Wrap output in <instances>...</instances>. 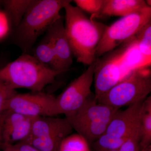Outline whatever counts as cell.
Listing matches in <instances>:
<instances>
[{
	"label": "cell",
	"instance_id": "6da1fadb",
	"mask_svg": "<svg viewBox=\"0 0 151 151\" xmlns=\"http://www.w3.org/2000/svg\"><path fill=\"white\" fill-rule=\"evenodd\" d=\"M118 47L116 50L119 55L111 56L110 60L96 59L94 62V96L97 100L136 70L151 67V57L141 52L137 35Z\"/></svg>",
	"mask_w": 151,
	"mask_h": 151
},
{
	"label": "cell",
	"instance_id": "7a4b0ae2",
	"mask_svg": "<svg viewBox=\"0 0 151 151\" xmlns=\"http://www.w3.org/2000/svg\"><path fill=\"white\" fill-rule=\"evenodd\" d=\"M64 9L65 35L72 55L77 62L89 66L96 60V48L108 25L89 18L70 4Z\"/></svg>",
	"mask_w": 151,
	"mask_h": 151
},
{
	"label": "cell",
	"instance_id": "3957f363",
	"mask_svg": "<svg viewBox=\"0 0 151 151\" xmlns=\"http://www.w3.org/2000/svg\"><path fill=\"white\" fill-rule=\"evenodd\" d=\"M70 0H31L20 22L14 28L13 39L23 52L31 51L40 36L59 16Z\"/></svg>",
	"mask_w": 151,
	"mask_h": 151
},
{
	"label": "cell",
	"instance_id": "277c9868",
	"mask_svg": "<svg viewBox=\"0 0 151 151\" xmlns=\"http://www.w3.org/2000/svg\"><path fill=\"white\" fill-rule=\"evenodd\" d=\"M62 73L44 65L33 55L23 53L0 69V80L14 90L25 88L40 92L55 83L57 76Z\"/></svg>",
	"mask_w": 151,
	"mask_h": 151
},
{
	"label": "cell",
	"instance_id": "5b68a950",
	"mask_svg": "<svg viewBox=\"0 0 151 151\" xmlns=\"http://www.w3.org/2000/svg\"><path fill=\"white\" fill-rule=\"evenodd\" d=\"M120 109L98 103L92 94L78 110L65 116L70 126L89 143L105 134L108 125Z\"/></svg>",
	"mask_w": 151,
	"mask_h": 151
},
{
	"label": "cell",
	"instance_id": "8992f818",
	"mask_svg": "<svg viewBox=\"0 0 151 151\" xmlns=\"http://www.w3.org/2000/svg\"><path fill=\"white\" fill-rule=\"evenodd\" d=\"M150 67L136 70L105 92L98 103L120 109L145 101L151 92Z\"/></svg>",
	"mask_w": 151,
	"mask_h": 151
},
{
	"label": "cell",
	"instance_id": "52a82bcc",
	"mask_svg": "<svg viewBox=\"0 0 151 151\" xmlns=\"http://www.w3.org/2000/svg\"><path fill=\"white\" fill-rule=\"evenodd\" d=\"M151 21V7L123 17L108 26L96 48V59L132 39Z\"/></svg>",
	"mask_w": 151,
	"mask_h": 151
},
{
	"label": "cell",
	"instance_id": "ba28073f",
	"mask_svg": "<svg viewBox=\"0 0 151 151\" xmlns=\"http://www.w3.org/2000/svg\"><path fill=\"white\" fill-rule=\"evenodd\" d=\"M10 111L27 117L36 118L58 116L56 97L45 92L17 93L9 99L5 111Z\"/></svg>",
	"mask_w": 151,
	"mask_h": 151
},
{
	"label": "cell",
	"instance_id": "9c48e42d",
	"mask_svg": "<svg viewBox=\"0 0 151 151\" xmlns=\"http://www.w3.org/2000/svg\"><path fill=\"white\" fill-rule=\"evenodd\" d=\"M95 63L89 65L80 76L71 81L58 97H56L58 114L70 115L78 110L92 94Z\"/></svg>",
	"mask_w": 151,
	"mask_h": 151
},
{
	"label": "cell",
	"instance_id": "30bf717a",
	"mask_svg": "<svg viewBox=\"0 0 151 151\" xmlns=\"http://www.w3.org/2000/svg\"><path fill=\"white\" fill-rule=\"evenodd\" d=\"M45 34L50 40L56 58V69L66 72L73 63V55L65 35L63 18L60 15L50 26Z\"/></svg>",
	"mask_w": 151,
	"mask_h": 151
},
{
	"label": "cell",
	"instance_id": "8fae6325",
	"mask_svg": "<svg viewBox=\"0 0 151 151\" xmlns=\"http://www.w3.org/2000/svg\"><path fill=\"white\" fill-rule=\"evenodd\" d=\"M144 102L130 105L124 111L119 110L112 118L105 134L116 138L127 137L140 123Z\"/></svg>",
	"mask_w": 151,
	"mask_h": 151
},
{
	"label": "cell",
	"instance_id": "7c38bea8",
	"mask_svg": "<svg viewBox=\"0 0 151 151\" xmlns=\"http://www.w3.org/2000/svg\"><path fill=\"white\" fill-rule=\"evenodd\" d=\"M70 127L65 118L55 116L36 117L34 119L30 134L26 140L40 138L50 142L54 141L60 138Z\"/></svg>",
	"mask_w": 151,
	"mask_h": 151
},
{
	"label": "cell",
	"instance_id": "4fadbf2b",
	"mask_svg": "<svg viewBox=\"0 0 151 151\" xmlns=\"http://www.w3.org/2000/svg\"><path fill=\"white\" fill-rule=\"evenodd\" d=\"M147 6H149L144 0H105L99 18L113 16L123 17Z\"/></svg>",
	"mask_w": 151,
	"mask_h": 151
},
{
	"label": "cell",
	"instance_id": "5bb4252c",
	"mask_svg": "<svg viewBox=\"0 0 151 151\" xmlns=\"http://www.w3.org/2000/svg\"><path fill=\"white\" fill-rule=\"evenodd\" d=\"M33 55L44 65L57 70L54 49L50 40L46 34L36 46Z\"/></svg>",
	"mask_w": 151,
	"mask_h": 151
},
{
	"label": "cell",
	"instance_id": "9a60e30c",
	"mask_svg": "<svg viewBox=\"0 0 151 151\" xmlns=\"http://www.w3.org/2000/svg\"><path fill=\"white\" fill-rule=\"evenodd\" d=\"M31 0H6L3 1L7 16L14 27H17L26 12Z\"/></svg>",
	"mask_w": 151,
	"mask_h": 151
},
{
	"label": "cell",
	"instance_id": "2e32d148",
	"mask_svg": "<svg viewBox=\"0 0 151 151\" xmlns=\"http://www.w3.org/2000/svg\"><path fill=\"white\" fill-rule=\"evenodd\" d=\"M142 138L140 149L146 147L151 143V97L144 101L141 119Z\"/></svg>",
	"mask_w": 151,
	"mask_h": 151
},
{
	"label": "cell",
	"instance_id": "e0dca14e",
	"mask_svg": "<svg viewBox=\"0 0 151 151\" xmlns=\"http://www.w3.org/2000/svg\"><path fill=\"white\" fill-rule=\"evenodd\" d=\"M35 118L27 117L14 128L6 143L14 145L24 142L30 134L32 123Z\"/></svg>",
	"mask_w": 151,
	"mask_h": 151
},
{
	"label": "cell",
	"instance_id": "ac0fdd59",
	"mask_svg": "<svg viewBox=\"0 0 151 151\" xmlns=\"http://www.w3.org/2000/svg\"><path fill=\"white\" fill-rule=\"evenodd\" d=\"M58 151H91L89 143L78 134H70L62 141Z\"/></svg>",
	"mask_w": 151,
	"mask_h": 151
},
{
	"label": "cell",
	"instance_id": "d6986e66",
	"mask_svg": "<svg viewBox=\"0 0 151 151\" xmlns=\"http://www.w3.org/2000/svg\"><path fill=\"white\" fill-rule=\"evenodd\" d=\"M127 137L125 138H116L105 133L98 138L97 140L92 143L93 148L95 151L119 150Z\"/></svg>",
	"mask_w": 151,
	"mask_h": 151
},
{
	"label": "cell",
	"instance_id": "ffe728a7",
	"mask_svg": "<svg viewBox=\"0 0 151 151\" xmlns=\"http://www.w3.org/2000/svg\"><path fill=\"white\" fill-rule=\"evenodd\" d=\"M73 1L76 7L83 12L91 14V17L95 19L100 16L105 0H75Z\"/></svg>",
	"mask_w": 151,
	"mask_h": 151
},
{
	"label": "cell",
	"instance_id": "44dd1931",
	"mask_svg": "<svg viewBox=\"0 0 151 151\" xmlns=\"http://www.w3.org/2000/svg\"><path fill=\"white\" fill-rule=\"evenodd\" d=\"M142 138L140 123L135 127L123 143L119 151H140V144Z\"/></svg>",
	"mask_w": 151,
	"mask_h": 151
},
{
	"label": "cell",
	"instance_id": "7402d4cb",
	"mask_svg": "<svg viewBox=\"0 0 151 151\" xmlns=\"http://www.w3.org/2000/svg\"><path fill=\"white\" fill-rule=\"evenodd\" d=\"M137 37L142 53L147 56H151V21L138 33Z\"/></svg>",
	"mask_w": 151,
	"mask_h": 151
},
{
	"label": "cell",
	"instance_id": "603a6c76",
	"mask_svg": "<svg viewBox=\"0 0 151 151\" xmlns=\"http://www.w3.org/2000/svg\"><path fill=\"white\" fill-rule=\"evenodd\" d=\"M17 93L4 81L0 80V119L5 112L6 105L9 99Z\"/></svg>",
	"mask_w": 151,
	"mask_h": 151
},
{
	"label": "cell",
	"instance_id": "cb8c5ba5",
	"mask_svg": "<svg viewBox=\"0 0 151 151\" xmlns=\"http://www.w3.org/2000/svg\"><path fill=\"white\" fill-rule=\"evenodd\" d=\"M2 147H5L11 151H41L31 145L24 142L17 143L14 145L3 143Z\"/></svg>",
	"mask_w": 151,
	"mask_h": 151
},
{
	"label": "cell",
	"instance_id": "d4e9b609",
	"mask_svg": "<svg viewBox=\"0 0 151 151\" xmlns=\"http://www.w3.org/2000/svg\"><path fill=\"white\" fill-rule=\"evenodd\" d=\"M3 115L0 119V151L2 149L3 143L2 138V125L3 122Z\"/></svg>",
	"mask_w": 151,
	"mask_h": 151
},
{
	"label": "cell",
	"instance_id": "484cf974",
	"mask_svg": "<svg viewBox=\"0 0 151 151\" xmlns=\"http://www.w3.org/2000/svg\"><path fill=\"white\" fill-rule=\"evenodd\" d=\"M4 19L1 14H0V37L2 36L4 34Z\"/></svg>",
	"mask_w": 151,
	"mask_h": 151
},
{
	"label": "cell",
	"instance_id": "4316f807",
	"mask_svg": "<svg viewBox=\"0 0 151 151\" xmlns=\"http://www.w3.org/2000/svg\"><path fill=\"white\" fill-rule=\"evenodd\" d=\"M140 151H151V145L146 147L145 148H143L141 149Z\"/></svg>",
	"mask_w": 151,
	"mask_h": 151
},
{
	"label": "cell",
	"instance_id": "83f0119b",
	"mask_svg": "<svg viewBox=\"0 0 151 151\" xmlns=\"http://www.w3.org/2000/svg\"><path fill=\"white\" fill-rule=\"evenodd\" d=\"M146 4L149 6L151 7V1L150 0H147L145 1Z\"/></svg>",
	"mask_w": 151,
	"mask_h": 151
},
{
	"label": "cell",
	"instance_id": "f1b7e54d",
	"mask_svg": "<svg viewBox=\"0 0 151 151\" xmlns=\"http://www.w3.org/2000/svg\"><path fill=\"white\" fill-rule=\"evenodd\" d=\"M2 151H10L9 149L5 147H2Z\"/></svg>",
	"mask_w": 151,
	"mask_h": 151
},
{
	"label": "cell",
	"instance_id": "f546056e",
	"mask_svg": "<svg viewBox=\"0 0 151 151\" xmlns=\"http://www.w3.org/2000/svg\"><path fill=\"white\" fill-rule=\"evenodd\" d=\"M119 151V150H111V151Z\"/></svg>",
	"mask_w": 151,
	"mask_h": 151
}]
</instances>
